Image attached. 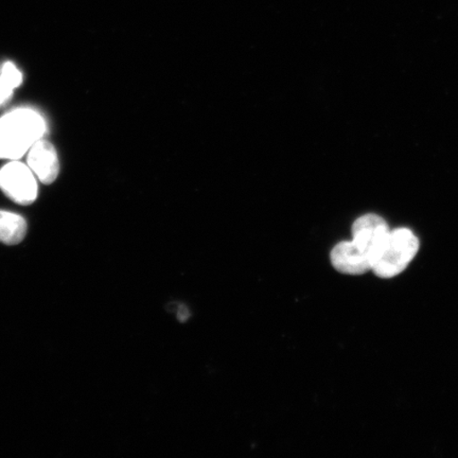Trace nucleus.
Returning <instances> with one entry per match:
<instances>
[{
    "instance_id": "obj_1",
    "label": "nucleus",
    "mask_w": 458,
    "mask_h": 458,
    "mask_svg": "<svg viewBox=\"0 0 458 458\" xmlns=\"http://www.w3.org/2000/svg\"><path fill=\"white\" fill-rule=\"evenodd\" d=\"M47 130L44 118L30 108H17L0 118V158L17 160L25 156Z\"/></svg>"
},
{
    "instance_id": "obj_2",
    "label": "nucleus",
    "mask_w": 458,
    "mask_h": 458,
    "mask_svg": "<svg viewBox=\"0 0 458 458\" xmlns=\"http://www.w3.org/2000/svg\"><path fill=\"white\" fill-rule=\"evenodd\" d=\"M420 250V242L410 229L389 232L371 255V271L380 278H393L403 273Z\"/></svg>"
},
{
    "instance_id": "obj_3",
    "label": "nucleus",
    "mask_w": 458,
    "mask_h": 458,
    "mask_svg": "<svg viewBox=\"0 0 458 458\" xmlns=\"http://www.w3.org/2000/svg\"><path fill=\"white\" fill-rule=\"evenodd\" d=\"M0 189L21 205H30L38 198V184L32 170L17 160L0 169Z\"/></svg>"
},
{
    "instance_id": "obj_4",
    "label": "nucleus",
    "mask_w": 458,
    "mask_h": 458,
    "mask_svg": "<svg viewBox=\"0 0 458 458\" xmlns=\"http://www.w3.org/2000/svg\"><path fill=\"white\" fill-rule=\"evenodd\" d=\"M29 168L45 185L53 184L59 175L60 165L55 148L47 140H39L28 151Z\"/></svg>"
},
{
    "instance_id": "obj_5",
    "label": "nucleus",
    "mask_w": 458,
    "mask_h": 458,
    "mask_svg": "<svg viewBox=\"0 0 458 458\" xmlns=\"http://www.w3.org/2000/svg\"><path fill=\"white\" fill-rule=\"evenodd\" d=\"M391 232L386 222L377 215H365L359 217L352 226V242L357 243L371 260V255ZM371 266V263H370Z\"/></svg>"
},
{
    "instance_id": "obj_6",
    "label": "nucleus",
    "mask_w": 458,
    "mask_h": 458,
    "mask_svg": "<svg viewBox=\"0 0 458 458\" xmlns=\"http://www.w3.org/2000/svg\"><path fill=\"white\" fill-rule=\"evenodd\" d=\"M330 258L332 266L343 274L362 275L371 271L369 256L353 242L335 245Z\"/></svg>"
},
{
    "instance_id": "obj_7",
    "label": "nucleus",
    "mask_w": 458,
    "mask_h": 458,
    "mask_svg": "<svg viewBox=\"0 0 458 458\" xmlns=\"http://www.w3.org/2000/svg\"><path fill=\"white\" fill-rule=\"evenodd\" d=\"M27 223L20 215L0 210V242L15 245L24 240Z\"/></svg>"
},
{
    "instance_id": "obj_8",
    "label": "nucleus",
    "mask_w": 458,
    "mask_h": 458,
    "mask_svg": "<svg viewBox=\"0 0 458 458\" xmlns=\"http://www.w3.org/2000/svg\"><path fill=\"white\" fill-rule=\"evenodd\" d=\"M22 82V74L13 63H4L0 71V107L7 105L13 98V91Z\"/></svg>"
}]
</instances>
